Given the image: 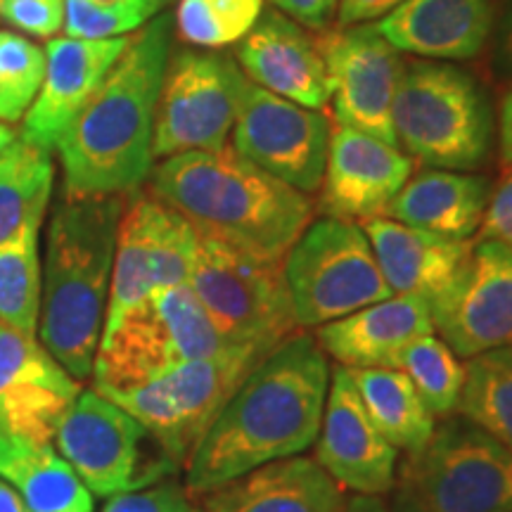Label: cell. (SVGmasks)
Wrapping results in <instances>:
<instances>
[{
	"instance_id": "obj_1",
	"label": "cell",
	"mask_w": 512,
	"mask_h": 512,
	"mask_svg": "<svg viewBox=\"0 0 512 512\" xmlns=\"http://www.w3.org/2000/svg\"><path fill=\"white\" fill-rule=\"evenodd\" d=\"M332 368L309 332H294L235 389L185 463L190 496L256 467L302 456L316 444Z\"/></svg>"
},
{
	"instance_id": "obj_2",
	"label": "cell",
	"mask_w": 512,
	"mask_h": 512,
	"mask_svg": "<svg viewBox=\"0 0 512 512\" xmlns=\"http://www.w3.org/2000/svg\"><path fill=\"white\" fill-rule=\"evenodd\" d=\"M174 46V15H157L128 46L55 150L64 195H131L155 169V119Z\"/></svg>"
},
{
	"instance_id": "obj_3",
	"label": "cell",
	"mask_w": 512,
	"mask_h": 512,
	"mask_svg": "<svg viewBox=\"0 0 512 512\" xmlns=\"http://www.w3.org/2000/svg\"><path fill=\"white\" fill-rule=\"evenodd\" d=\"M126 200L62 192L48 223L38 339L79 382L93 377Z\"/></svg>"
},
{
	"instance_id": "obj_4",
	"label": "cell",
	"mask_w": 512,
	"mask_h": 512,
	"mask_svg": "<svg viewBox=\"0 0 512 512\" xmlns=\"http://www.w3.org/2000/svg\"><path fill=\"white\" fill-rule=\"evenodd\" d=\"M152 195L197 233L264 259L283 261L311 223V200L235 150L181 152L150 174Z\"/></svg>"
},
{
	"instance_id": "obj_5",
	"label": "cell",
	"mask_w": 512,
	"mask_h": 512,
	"mask_svg": "<svg viewBox=\"0 0 512 512\" xmlns=\"http://www.w3.org/2000/svg\"><path fill=\"white\" fill-rule=\"evenodd\" d=\"M389 512H512V448L451 413L403 453Z\"/></svg>"
},
{
	"instance_id": "obj_6",
	"label": "cell",
	"mask_w": 512,
	"mask_h": 512,
	"mask_svg": "<svg viewBox=\"0 0 512 512\" xmlns=\"http://www.w3.org/2000/svg\"><path fill=\"white\" fill-rule=\"evenodd\" d=\"M396 143L418 162L479 169L491 152L494 114L475 76L444 62L403 64L394 98Z\"/></svg>"
},
{
	"instance_id": "obj_7",
	"label": "cell",
	"mask_w": 512,
	"mask_h": 512,
	"mask_svg": "<svg viewBox=\"0 0 512 512\" xmlns=\"http://www.w3.org/2000/svg\"><path fill=\"white\" fill-rule=\"evenodd\" d=\"M188 287L230 347L268 354L299 332L283 261L197 233Z\"/></svg>"
},
{
	"instance_id": "obj_8",
	"label": "cell",
	"mask_w": 512,
	"mask_h": 512,
	"mask_svg": "<svg viewBox=\"0 0 512 512\" xmlns=\"http://www.w3.org/2000/svg\"><path fill=\"white\" fill-rule=\"evenodd\" d=\"M230 349L188 285L157 290L102 330L95 389H128Z\"/></svg>"
},
{
	"instance_id": "obj_9",
	"label": "cell",
	"mask_w": 512,
	"mask_h": 512,
	"mask_svg": "<svg viewBox=\"0 0 512 512\" xmlns=\"http://www.w3.org/2000/svg\"><path fill=\"white\" fill-rule=\"evenodd\" d=\"M299 328H320L358 309L394 297L358 223L311 221L283 259Z\"/></svg>"
},
{
	"instance_id": "obj_10",
	"label": "cell",
	"mask_w": 512,
	"mask_h": 512,
	"mask_svg": "<svg viewBox=\"0 0 512 512\" xmlns=\"http://www.w3.org/2000/svg\"><path fill=\"white\" fill-rule=\"evenodd\" d=\"M264 356L254 349L230 347L216 356L183 363L136 387L98 392L131 413L171 460L185 467L211 422Z\"/></svg>"
},
{
	"instance_id": "obj_11",
	"label": "cell",
	"mask_w": 512,
	"mask_h": 512,
	"mask_svg": "<svg viewBox=\"0 0 512 512\" xmlns=\"http://www.w3.org/2000/svg\"><path fill=\"white\" fill-rule=\"evenodd\" d=\"M53 441L95 496L110 498L145 489L174 477L178 470L159 441L95 387L81 389L57 425Z\"/></svg>"
},
{
	"instance_id": "obj_12",
	"label": "cell",
	"mask_w": 512,
	"mask_h": 512,
	"mask_svg": "<svg viewBox=\"0 0 512 512\" xmlns=\"http://www.w3.org/2000/svg\"><path fill=\"white\" fill-rule=\"evenodd\" d=\"M247 76L219 50H171L155 119V159L223 150L240 112Z\"/></svg>"
},
{
	"instance_id": "obj_13",
	"label": "cell",
	"mask_w": 512,
	"mask_h": 512,
	"mask_svg": "<svg viewBox=\"0 0 512 512\" xmlns=\"http://www.w3.org/2000/svg\"><path fill=\"white\" fill-rule=\"evenodd\" d=\"M332 140L330 119L247 79L233 126V150L299 192L323 183Z\"/></svg>"
},
{
	"instance_id": "obj_14",
	"label": "cell",
	"mask_w": 512,
	"mask_h": 512,
	"mask_svg": "<svg viewBox=\"0 0 512 512\" xmlns=\"http://www.w3.org/2000/svg\"><path fill=\"white\" fill-rule=\"evenodd\" d=\"M434 332L458 358L512 347V249L472 240L453 280L430 299Z\"/></svg>"
},
{
	"instance_id": "obj_15",
	"label": "cell",
	"mask_w": 512,
	"mask_h": 512,
	"mask_svg": "<svg viewBox=\"0 0 512 512\" xmlns=\"http://www.w3.org/2000/svg\"><path fill=\"white\" fill-rule=\"evenodd\" d=\"M339 126L368 133L399 147L394 133V98L403 62L377 24H356L320 38Z\"/></svg>"
},
{
	"instance_id": "obj_16",
	"label": "cell",
	"mask_w": 512,
	"mask_h": 512,
	"mask_svg": "<svg viewBox=\"0 0 512 512\" xmlns=\"http://www.w3.org/2000/svg\"><path fill=\"white\" fill-rule=\"evenodd\" d=\"M81 394V382L41 339L0 320V432L53 444L57 425Z\"/></svg>"
},
{
	"instance_id": "obj_17",
	"label": "cell",
	"mask_w": 512,
	"mask_h": 512,
	"mask_svg": "<svg viewBox=\"0 0 512 512\" xmlns=\"http://www.w3.org/2000/svg\"><path fill=\"white\" fill-rule=\"evenodd\" d=\"M313 460L344 491L361 496L389 494L401 453L382 437L370 418L351 373L335 366Z\"/></svg>"
},
{
	"instance_id": "obj_18",
	"label": "cell",
	"mask_w": 512,
	"mask_h": 512,
	"mask_svg": "<svg viewBox=\"0 0 512 512\" xmlns=\"http://www.w3.org/2000/svg\"><path fill=\"white\" fill-rule=\"evenodd\" d=\"M411 174L413 159L399 147L339 126L332 131L320 207L325 216L354 223L384 216Z\"/></svg>"
},
{
	"instance_id": "obj_19",
	"label": "cell",
	"mask_w": 512,
	"mask_h": 512,
	"mask_svg": "<svg viewBox=\"0 0 512 512\" xmlns=\"http://www.w3.org/2000/svg\"><path fill=\"white\" fill-rule=\"evenodd\" d=\"M126 46L128 36L102 41L50 38L46 46V76L22 121L19 138L53 152L57 140L93 98Z\"/></svg>"
},
{
	"instance_id": "obj_20",
	"label": "cell",
	"mask_w": 512,
	"mask_h": 512,
	"mask_svg": "<svg viewBox=\"0 0 512 512\" xmlns=\"http://www.w3.org/2000/svg\"><path fill=\"white\" fill-rule=\"evenodd\" d=\"M242 74L256 86L309 110L330 102V79L320 43L302 24L268 8L235 50Z\"/></svg>"
},
{
	"instance_id": "obj_21",
	"label": "cell",
	"mask_w": 512,
	"mask_h": 512,
	"mask_svg": "<svg viewBox=\"0 0 512 512\" xmlns=\"http://www.w3.org/2000/svg\"><path fill=\"white\" fill-rule=\"evenodd\" d=\"M432 311L425 297L394 294L382 302L316 328V342L337 366L394 368L396 356L415 339L432 335Z\"/></svg>"
},
{
	"instance_id": "obj_22",
	"label": "cell",
	"mask_w": 512,
	"mask_h": 512,
	"mask_svg": "<svg viewBox=\"0 0 512 512\" xmlns=\"http://www.w3.org/2000/svg\"><path fill=\"white\" fill-rule=\"evenodd\" d=\"M494 24V0H403L377 29L401 53L472 60L484 50Z\"/></svg>"
},
{
	"instance_id": "obj_23",
	"label": "cell",
	"mask_w": 512,
	"mask_h": 512,
	"mask_svg": "<svg viewBox=\"0 0 512 512\" xmlns=\"http://www.w3.org/2000/svg\"><path fill=\"white\" fill-rule=\"evenodd\" d=\"M197 498L200 512H339L347 491L313 458L294 456L256 467Z\"/></svg>"
},
{
	"instance_id": "obj_24",
	"label": "cell",
	"mask_w": 512,
	"mask_h": 512,
	"mask_svg": "<svg viewBox=\"0 0 512 512\" xmlns=\"http://www.w3.org/2000/svg\"><path fill=\"white\" fill-rule=\"evenodd\" d=\"M377 266L394 294H415L430 302L451 283L470 254L472 240H451L406 226L389 216L363 221Z\"/></svg>"
},
{
	"instance_id": "obj_25",
	"label": "cell",
	"mask_w": 512,
	"mask_h": 512,
	"mask_svg": "<svg viewBox=\"0 0 512 512\" xmlns=\"http://www.w3.org/2000/svg\"><path fill=\"white\" fill-rule=\"evenodd\" d=\"M489 197V178L463 171L422 169L408 178L384 214L441 238L472 240L482 226Z\"/></svg>"
},
{
	"instance_id": "obj_26",
	"label": "cell",
	"mask_w": 512,
	"mask_h": 512,
	"mask_svg": "<svg viewBox=\"0 0 512 512\" xmlns=\"http://www.w3.org/2000/svg\"><path fill=\"white\" fill-rule=\"evenodd\" d=\"M0 479L31 512H93V494L53 444H31L0 432Z\"/></svg>"
},
{
	"instance_id": "obj_27",
	"label": "cell",
	"mask_w": 512,
	"mask_h": 512,
	"mask_svg": "<svg viewBox=\"0 0 512 512\" xmlns=\"http://www.w3.org/2000/svg\"><path fill=\"white\" fill-rule=\"evenodd\" d=\"M349 373L377 430L396 451L411 453L432 437L437 418L401 370L356 368Z\"/></svg>"
},
{
	"instance_id": "obj_28",
	"label": "cell",
	"mask_w": 512,
	"mask_h": 512,
	"mask_svg": "<svg viewBox=\"0 0 512 512\" xmlns=\"http://www.w3.org/2000/svg\"><path fill=\"white\" fill-rule=\"evenodd\" d=\"M55 190L53 152L22 138L0 155V245L43 226Z\"/></svg>"
},
{
	"instance_id": "obj_29",
	"label": "cell",
	"mask_w": 512,
	"mask_h": 512,
	"mask_svg": "<svg viewBox=\"0 0 512 512\" xmlns=\"http://www.w3.org/2000/svg\"><path fill=\"white\" fill-rule=\"evenodd\" d=\"M456 413L512 448V347L467 358Z\"/></svg>"
},
{
	"instance_id": "obj_30",
	"label": "cell",
	"mask_w": 512,
	"mask_h": 512,
	"mask_svg": "<svg viewBox=\"0 0 512 512\" xmlns=\"http://www.w3.org/2000/svg\"><path fill=\"white\" fill-rule=\"evenodd\" d=\"M41 226L0 245V320L12 328L38 335L43 266L38 254Z\"/></svg>"
},
{
	"instance_id": "obj_31",
	"label": "cell",
	"mask_w": 512,
	"mask_h": 512,
	"mask_svg": "<svg viewBox=\"0 0 512 512\" xmlns=\"http://www.w3.org/2000/svg\"><path fill=\"white\" fill-rule=\"evenodd\" d=\"M394 368L413 382L434 418L456 413L465 382V363L444 339L434 332L415 339L396 356Z\"/></svg>"
},
{
	"instance_id": "obj_32",
	"label": "cell",
	"mask_w": 512,
	"mask_h": 512,
	"mask_svg": "<svg viewBox=\"0 0 512 512\" xmlns=\"http://www.w3.org/2000/svg\"><path fill=\"white\" fill-rule=\"evenodd\" d=\"M264 12V0H181L178 36L192 48L216 50L240 43Z\"/></svg>"
},
{
	"instance_id": "obj_33",
	"label": "cell",
	"mask_w": 512,
	"mask_h": 512,
	"mask_svg": "<svg viewBox=\"0 0 512 512\" xmlns=\"http://www.w3.org/2000/svg\"><path fill=\"white\" fill-rule=\"evenodd\" d=\"M46 76V48L29 36L0 29V121L19 124L27 117Z\"/></svg>"
},
{
	"instance_id": "obj_34",
	"label": "cell",
	"mask_w": 512,
	"mask_h": 512,
	"mask_svg": "<svg viewBox=\"0 0 512 512\" xmlns=\"http://www.w3.org/2000/svg\"><path fill=\"white\" fill-rule=\"evenodd\" d=\"M162 8L164 0H64V34L88 41L136 34Z\"/></svg>"
},
{
	"instance_id": "obj_35",
	"label": "cell",
	"mask_w": 512,
	"mask_h": 512,
	"mask_svg": "<svg viewBox=\"0 0 512 512\" xmlns=\"http://www.w3.org/2000/svg\"><path fill=\"white\" fill-rule=\"evenodd\" d=\"M102 512H195V505L178 479L166 477L145 489L110 496Z\"/></svg>"
},
{
	"instance_id": "obj_36",
	"label": "cell",
	"mask_w": 512,
	"mask_h": 512,
	"mask_svg": "<svg viewBox=\"0 0 512 512\" xmlns=\"http://www.w3.org/2000/svg\"><path fill=\"white\" fill-rule=\"evenodd\" d=\"M0 19L24 36L53 38L64 29V0H0Z\"/></svg>"
},
{
	"instance_id": "obj_37",
	"label": "cell",
	"mask_w": 512,
	"mask_h": 512,
	"mask_svg": "<svg viewBox=\"0 0 512 512\" xmlns=\"http://www.w3.org/2000/svg\"><path fill=\"white\" fill-rule=\"evenodd\" d=\"M475 240L496 242L512 249V164H505L501 181L491 190Z\"/></svg>"
},
{
	"instance_id": "obj_38",
	"label": "cell",
	"mask_w": 512,
	"mask_h": 512,
	"mask_svg": "<svg viewBox=\"0 0 512 512\" xmlns=\"http://www.w3.org/2000/svg\"><path fill=\"white\" fill-rule=\"evenodd\" d=\"M275 10L309 29H325L335 17L339 0H271Z\"/></svg>"
},
{
	"instance_id": "obj_39",
	"label": "cell",
	"mask_w": 512,
	"mask_h": 512,
	"mask_svg": "<svg viewBox=\"0 0 512 512\" xmlns=\"http://www.w3.org/2000/svg\"><path fill=\"white\" fill-rule=\"evenodd\" d=\"M403 0H339L337 5V24L339 29L356 27V24H368L373 19L387 17L389 12L399 8Z\"/></svg>"
},
{
	"instance_id": "obj_40",
	"label": "cell",
	"mask_w": 512,
	"mask_h": 512,
	"mask_svg": "<svg viewBox=\"0 0 512 512\" xmlns=\"http://www.w3.org/2000/svg\"><path fill=\"white\" fill-rule=\"evenodd\" d=\"M496 72L512 79V0H503L501 15L496 27V48H494Z\"/></svg>"
},
{
	"instance_id": "obj_41",
	"label": "cell",
	"mask_w": 512,
	"mask_h": 512,
	"mask_svg": "<svg viewBox=\"0 0 512 512\" xmlns=\"http://www.w3.org/2000/svg\"><path fill=\"white\" fill-rule=\"evenodd\" d=\"M501 157L503 164H512V88L501 107Z\"/></svg>"
},
{
	"instance_id": "obj_42",
	"label": "cell",
	"mask_w": 512,
	"mask_h": 512,
	"mask_svg": "<svg viewBox=\"0 0 512 512\" xmlns=\"http://www.w3.org/2000/svg\"><path fill=\"white\" fill-rule=\"evenodd\" d=\"M339 512H389L387 505L380 501V496H347V503Z\"/></svg>"
},
{
	"instance_id": "obj_43",
	"label": "cell",
	"mask_w": 512,
	"mask_h": 512,
	"mask_svg": "<svg viewBox=\"0 0 512 512\" xmlns=\"http://www.w3.org/2000/svg\"><path fill=\"white\" fill-rule=\"evenodd\" d=\"M0 512H31L24 498L5 479H0Z\"/></svg>"
},
{
	"instance_id": "obj_44",
	"label": "cell",
	"mask_w": 512,
	"mask_h": 512,
	"mask_svg": "<svg viewBox=\"0 0 512 512\" xmlns=\"http://www.w3.org/2000/svg\"><path fill=\"white\" fill-rule=\"evenodd\" d=\"M17 140H19V136H17L15 128L0 121V155H3V152H8L10 147L17 143Z\"/></svg>"
},
{
	"instance_id": "obj_45",
	"label": "cell",
	"mask_w": 512,
	"mask_h": 512,
	"mask_svg": "<svg viewBox=\"0 0 512 512\" xmlns=\"http://www.w3.org/2000/svg\"><path fill=\"white\" fill-rule=\"evenodd\" d=\"M164 3H166V0H164Z\"/></svg>"
}]
</instances>
